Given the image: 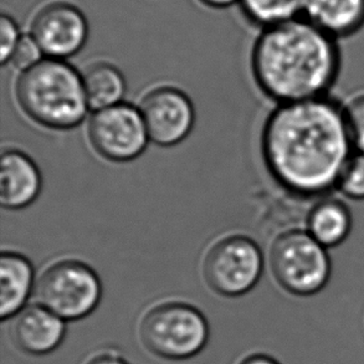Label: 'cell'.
Listing matches in <instances>:
<instances>
[{
  "label": "cell",
  "mask_w": 364,
  "mask_h": 364,
  "mask_svg": "<svg viewBox=\"0 0 364 364\" xmlns=\"http://www.w3.org/2000/svg\"><path fill=\"white\" fill-rule=\"evenodd\" d=\"M13 318L11 338L24 353L49 355L64 341L66 321L40 304L26 306Z\"/></svg>",
  "instance_id": "12"
},
{
  "label": "cell",
  "mask_w": 364,
  "mask_h": 364,
  "mask_svg": "<svg viewBox=\"0 0 364 364\" xmlns=\"http://www.w3.org/2000/svg\"><path fill=\"white\" fill-rule=\"evenodd\" d=\"M141 338L146 348L161 358L189 360L207 346L209 325L202 312L192 305L164 302L143 317Z\"/></svg>",
  "instance_id": "5"
},
{
  "label": "cell",
  "mask_w": 364,
  "mask_h": 364,
  "mask_svg": "<svg viewBox=\"0 0 364 364\" xmlns=\"http://www.w3.org/2000/svg\"><path fill=\"white\" fill-rule=\"evenodd\" d=\"M15 97L29 119L55 131L79 127L90 111L82 74L65 60L44 58L23 71Z\"/></svg>",
  "instance_id": "3"
},
{
  "label": "cell",
  "mask_w": 364,
  "mask_h": 364,
  "mask_svg": "<svg viewBox=\"0 0 364 364\" xmlns=\"http://www.w3.org/2000/svg\"><path fill=\"white\" fill-rule=\"evenodd\" d=\"M337 189L350 199L364 200V153L352 154L341 176Z\"/></svg>",
  "instance_id": "18"
},
{
  "label": "cell",
  "mask_w": 364,
  "mask_h": 364,
  "mask_svg": "<svg viewBox=\"0 0 364 364\" xmlns=\"http://www.w3.org/2000/svg\"><path fill=\"white\" fill-rule=\"evenodd\" d=\"M353 225L350 208L337 199H323L311 209L307 232L321 245L332 249L348 239Z\"/></svg>",
  "instance_id": "15"
},
{
  "label": "cell",
  "mask_w": 364,
  "mask_h": 364,
  "mask_svg": "<svg viewBox=\"0 0 364 364\" xmlns=\"http://www.w3.org/2000/svg\"><path fill=\"white\" fill-rule=\"evenodd\" d=\"M38 304L64 321L91 315L102 299V282L84 261L64 259L48 266L35 286Z\"/></svg>",
  "instance_id": "6"
},
{
  "label": "cell",
  "mask_w": 364,
  "mask_h": 364,
  "mask_svg": "<svg viewBox=\"0 0 364 364\" xmlns=\"http://www.w3.org/2000/svg\"><path fill=\"white\" fill-rule=\"evenodd\" d=\"M270 267L276 282L300 297L317 295L332 275L328 249L307 230H289L276 237L271 245Z\"/></svg>",
  "instance_id": "4"
},
{
  "label": "cell",
  "mask_w": 364,
  "mask_h": 364,
  "mask_svg": "<svg viewBox=\"0 0 364 364\" xmlns=\"http://www.w3.org/2000/svg\"><path fill=\"white\" fill-rule=\"evenodd\" d=\"M345 114L355 152L364 153V95L350 101L345 107Z\"/></svg>",
  "instance_id": "19"
},
{
  "label": "cell",
  "mask_w": 364,
  "mask_h": 364,
  "mask_svg": "<svg viewBox=\"0 0 364 364\" xmlns=\"http://www.w3.org/2000/svg\"><path fill=\"white\" fill-rule=\"evenodd\" d=\"M86 364H128L126 360L121 358L119 355L114 353H102L97 355L94 358L87 362Z\"/></svg>",
  "instance_id": "22"
},
{
  "label": "cell",
  "mask_w": 364,
  "mask_h": 364,
  "mask_svg": "<svg viewBox=\"0 0 364 364\" xmlns=\"http://www.w3.org/2000/svg\"><path fill=\"white\" fill-rule=\"evenodd\" d=\"M23 35L14 18L3 13L0 16V61L5 65L10 63V58L19 44Z\"/></svg>",
  "instance_id": "21"
},
{
  "label": "cell",
  "mask_w": 364,
  "mask_h": 364,
  "mask_svg": "<svg viewBox=\"0 0 364 364\" xmlns=\"http://www.w3.org/2000/svg\"><path fill=\"white\" fill-rule=\"evenodd\" d=\"M265 269L260 246L251 237L234 234L219 239L203 260V275L218 295L239 297L250 292Z\"/></svg>",
  "instance_id": "7"
},
{
  "label": "cell",
  "mask_w": 364,
  "mask_h": 364,
  "mask_svg": "<svg viewBox=\"0 0 364 364\" xmlns=\"http://www.w3.org/2000/svg\"><path fill=\"white\" fill-rule=\"evenodd\" d=\"M0 317L13 318L26 307L35 290V270L31 261L16 251H3L0 256Z\"/></svg>",
  "instance_id": "14"
},
{
  "label": "cell",
  "mask_w": 364,
  "mask_h": 364,
  "mask_svg": "<svg viewBox=\"0 0 364 364\" xmlns=\"http://www.w3.org/2000/svg\"><path fill=\"white\" fill-rule=\"evenodd\" d=\"M82 81L90 109L94 112L123 102L127 84L117 66L105 61L95 63L82 73Z\"/></svg>",
  "instance_id": "16"
},
{
  "label": "cell",
  "mask_w": 364,
  "mask_h": 364,
  "mask_svg": "<svg viewBox=\"0 0 364 364\" xmlns=\"http://www.w3.org/2000/svg\"><path fill=\"white\" fill-rule=\"evenodd\" d=\"M87 134L96 153L114 163L132 162L151 142L141 111L126 102L95 111Z\"/></svg>",
  "instance_id": "8"
},
{
  "label": "cell",
  "mask_w": 364,
  "mask_h": 364,
  "mask_svg": "<svg viewBox=\"0 0 364 364\" xmlns=\"http://www.w3.org/2000/svg\"><path fill=\"white\" fill-rule=\"evenodd\" d=\"M199 1L213 9H225L235 3H239L240 0H199Z\"/></svg>",
  "instance_id": "24"
},
{
  "label": "cell",
  "mask_w": 364,
  "mask_h": 364,
  "mask_svg": "<svg viewBox=\"0 0 364 364\" xmlns=\"http://www.w3.org/2000/svg\"><path fill=\"white\" fill-rule=\"evenodd\" d=\"M149 141L161 147H173L192 133L196 109L184 91L158 86L148 91L139 104Z\"/></svg>",
  "instance_id": "10"
},
{
  "label": "cell",
  "mask_w": 364,
  "mask_h": 364,
  "mask_svg": "<svg viewBox=\"0 0 364 364\" xmlns=\"http://www.w3.org/2000/svg\"><path fill=\"white\" fill-rule=\"evenodd\" d=\"M261 91L279 105L326 97L341 70L338 43L305 18L262 30L251 53Z\"/></svg>",
  "instance_id": "2"
},
{
  "label": "cell",
  "mask_w": 364,
  "mask_h": 364,
  "mask_svg": "<svg viewBox=\"0 0 364 364\" xmlns=\"http://www.w3.org/2000/svg\"><path fill=\"white\" fill-rule=\"evenodd\" d=\"M302 18L336 40L364 28V0H304Z\"/></svg>",
  "instance_id": "13"
},
{
  "label": "cell",
  "mask_w": 364,
  "mask_h": 364,
  "mask_svg": "<svg viewBox=\"0 0 364 364\" xmlns=\"http://www.w3.org/2000/svg\"><path fill=\"white\" fill-rule=\"evenodd\" d=\"M43 56L44 54L34 38L30 34L23 35L19 44L16 45L14 53L10 58V63L13 64L15 69L20 70L23 73L25 70L39 64L40 61L44 59Z\"/></svg>",
  "instance_id": "20"
},
{
  "label": "cell",
  "mask_w": 364,
  "mask_h": 364,
  "mask_svg": "<svg viewBox=\"0 0 364 364\" xmlns=\"http://www.w3.org/2000/svg\"><path fill=\"white\" fill-rule=\"evenodd\" d=\"M271 177L296 197L325 196L337 188L355 148L345 107L326 97L279 105L261 133Z\"/></svg>",
  "instance_id": "1"
},
{
  "label": "cell",
  "mask_w": 364,
  "mask_h": 364,
  "mask_svg": "<svg viewBox=\"0 0 364 364\" xmlns=\"http://www.w3.org/2000/svg\"><path fill=\"white\" fill-rule=\"evenodd\" d=\"M89 23L82 10L68 1H53L35 14L30 35L45 58L65 60L79 54L89 39Z\"/></svg>",
  "instance_id": "9"
},
{
  "label": "cell",
  "mask_w": 364,
  "mask_h": 364,
  "mask_svg": "<svg viewBox=\"0 0 364 364\" xmlns=\"http://www.w3.org/2000/svg\"><path fill=\"white\" fill-rule=\"evenodd\" d=\"M43 176L29 154L8 148L0 159V204L6 210H21L39 198Z\"/></svg>",
  "instance_id": "11"
},
{
  "label": "cell",
  "mask_w": 364,
  "mask_h": 364,
  "mask_svg": "<svg viewBox=\"0 0 364 364\" xmlns=\"http://www.w3.org/2000/svg\"><path fill=\"white\" fill-rule=\"evenodd\" d=\"M239 4L246 19L264 30L300 18L304 0H240Z\"/></svg>",
  "instance_id": "17"
},
{
  "label": "cell",
  "mask_w": 364,
  "mask_h": 364,
  "mask_svg": "<svg viewBox=\"0 0 364 364\" xmlns=\"http://www.w3.org/2000/svg\"><path fill=\"white\" fill-rule=\"evenodd\" d=\"M240 364H280L277 360H274L270 355H252L250 357H246Z\"/></svg>",
  "instance_id": "23"
}]
</instances>
